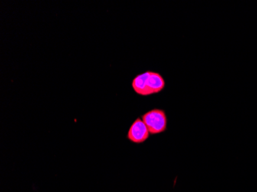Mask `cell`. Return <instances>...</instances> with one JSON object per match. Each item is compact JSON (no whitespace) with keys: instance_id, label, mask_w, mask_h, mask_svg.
<instances>
[{"instance_id":"obj_1","label":"cell","mask_w":257,"mask_h":192,"mask_svg":"<svg viewBox=\"0 0 257 192\" xmlns=\"http://www.w3.org/2000/svg\"><path fill=\"white\" fill-rule=\"evenodd\" d=\"M142 119L152 135L163 133L167 130V116L163 109H152L143 115Z\"/></svg>"},{"instance_id":"obj_2","label":"cell","mask_w":257,"mask_h":192,"mask_svg":"<svg viewBox=\"0 0 257 192\" xmlns=\"http://www.w3.org/2000/svg\"><path fill=\"white\" fill-rule=\"evenodd\" d=\"M150 133L142 118H138L133 122L127 134V138L135 144H142L145 142L150 136Z\"/></svg>"},{"instance_id":"obj_3","label":"cell","mask_w":257,"mask_h":192,"mask_svg":"<svg viewBox=\"0 0 257 192\" xmlns=\"http://www.w3.org/2000/svg\"><path fill=\"white\" fill-rule=\"evenodd\" d=\"M165 80L161 75L154 72H149L147 82V96L159 93L165 88Z\"/></svg>"},{"instance_id":"obj_4","label":"cell","mask_w":257,"mask_h":192,"mask_svg":"<svg viewBox=\"0 0 257 192\" xmlns=\"http://www.w3.org/2000/svg\"><path fill=\"white\" fill-rule=\"evenodd\" d=\"M149 72L138 75L132 82V87L136 93L143 96H147V82Z\"/></svg>"}]
</instances>
